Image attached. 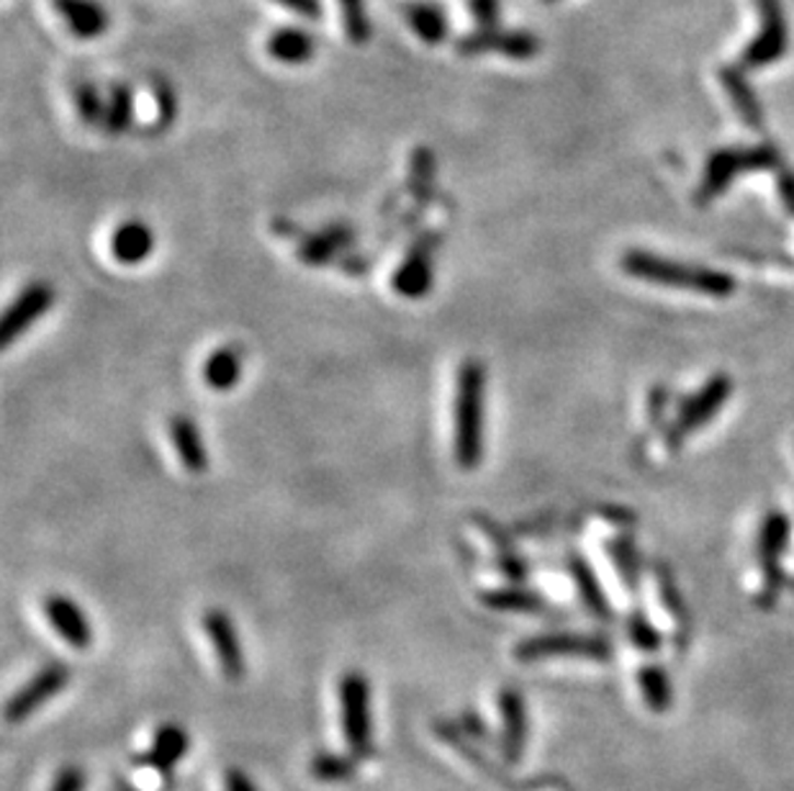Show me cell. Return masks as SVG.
<instances>
[{
    "label": "cell",
    "instance_id": "1",
    "mask_svg": "<svg viewBox=\"0 0 794 791\" xmlns=\"http://www.w3.org/2000/svg\"><path fill=\"white\" fill-rule=\"evenodd\" d=\"M486 365L469 357L458 368L452 404V455L458 468L476 470L484 460L486 427Z\"/></svg>",
    "mask_w": 794,
    "mask_h": 791
},
{
    "label": "cell",
    "instance_id": "2",
    "mask_svg": "<svg viewBox=\"0 0 794 791\" xmlns=\"http://www.w3.org/2000/svg\"><path fill=\"white\" fill-rule=\"evenodd\" d=\"M620 265L630 278L653 283V286L689 288L694 290V294L710 298H727L736 294V280H733V275L715 271V267L677 263V260L651 255V252L643 250H628L625 255H622Z\"/></svg>",
    "mask_w": 794,
    "mask_h": 791
},
{
    "label": "cell",
    "instance_id": "3",
    "mask_svg": "<svg viewBox=\"0 0 794 791\" xmlns=\"http://www.w3.org/2000/svg\"><path fill=\"white\" fill-rule=\"evenodd\" d=\"M761 170H782V154L774 145H756V147H727L717 149L710 154L707 168H704V177L700 188L694 193L697 206H707L710 200L723 196L727 185L736 181L744 173H761Z\"/></svg>",
    "mask_w": 794,
    "mask_h": 791
},
{
    "label": "cell",
    "instance_id": "4",
    "mask_svg": "<svg viewBox=\"0 0 794 791\" xmlns=\"http://www.w3.org/2000/svg\"><path fill=\"white\" fill-rule=\"evenodd\" d=\"M340 722L353 756L373 750V718H370V684L360 670H347L340 678Z\"/></svg>",
    "mask_w": 794,
    "mask_h": 791
},
{
    "label": "cell",
    "instance_id": "5",
    "mask_svg": "<svg viewBox=\"0 0 794 791\" xmlns=\"http://www.w3.org/2000/svg\"><path fill=\"white\" fill-rule=\"evenodd\" d=\"M730 393H733V380L727 378L725 372H715L700 391L689 396L684 404H681L677 420H674L671 427L666 429L664 437L666 447H669V450H679L692 432L702 429L704 424L712 422V416L727 404Z\"/></svg>",
    "mask_w": 794,
    "mask_h": 791
},
{
    "label": "cell",
    "instance_id": "6",
    "mask_svg": "<svg viewBox=\"0 0 794 791\" xmlns=\"http://www.w3.org/2000/svg\"><path fill=\"white\" fill-rule=\"evenodd\" d=\"M790 535H792V525L784 512H769L767 517H763L759 532V563L763 571V588L761 594L756 596V604L763 609L774 607L779 594H782V588L786 586L782 555L786 544H790Z\"/></svg>",
    "mask_w": 794,
    "mask_h": 791
},
{
    "label": "cell",
    "instance_id": "7",
    "mask_svg": "<svg viewBox=\"0 0 794 791\" xmlns=\"http://www.w3.org/2000/svg\"><path fill=\"white\" fill-rule=\"evenodd\" d=\"M753 3L756 11H759L761 28L748 42L744 57H740V65L746 70H761V67L774 65L776 59L786 55V47H790V28H786L782 0H753Z\"/></svg>",
    "mask_w": 794,
    "mask_h": 791
},
{
    "label": "cell",
    "instance_id": "8",
    "mask_svg": "<svg viewBox=\"0 0 794 791\" xmlns=\"http://www.w3.org/2000/svg\"><path fill=\"white\" fill-rule=\"evenodd\" d=\"M456 49L463 57L502 55L525 62V59H536L540 55V39L525 28H473L460 36Z\"/></svg>",
    "mask_w": 794,
    "mask_h": 791
},
{
    "label": "cell",
    "instance_id": "9",
    "mask_svg": "<svg viewBox=\"0 0 794 791\" xmlns=\"http://www.w3.org/2000/svg\"><path fill=\"white\" fill-rule=\"evenodd\" d=\"M57 301V290L47 280H32L21 294L13 298L0 322V347H11L13 342L24 337L32 326L49 313Z\"/></svg>",
    "mask_w": 794,
    "mask_h": 791
},
{
    "label": "cell",
    "instance_id": "10",
    "mask_svg": "<svg viewBox=\"0 0 794 791\" xmlns=\"http://www.w3.org/2000/svg\"><path fill=\"white\" fill-rule=\"evenodd\" d=\"M440 242L442 237L437 231L422 237L410 250V255L402 260V265L396 267L391 278V286L399 296L417 301V298H425L429 294V288L435 286V255Z\"/></svg>",
    "mask_w": 794,
    "mask_h": 791
},
{
    "label": "cell",
    "instance_id": "11",
    "mask_svg": "<svg viewBox=\"0 0 794 791\" xmlns=\"http://www.w3.org/2000/svg\"><path fill=\"white\" fill-rule=\"evenodd\" d=\"M70 681V668L62 663H49L39 674L28 678L24 689H19L5 704V722L9 725H19L32 718L36 709H42L51 697H57Z\"/></svg>",
    "mask_w": 794,
    "mask_h": 791
},
{
    "label": "cell",
    "instance_id": "12",
    "mask_svg": "<svg viewBox=\"0 0 794 791\" xmlns=\"http://www.w3.org/2000/svg\"><path fill=\"white\" fill-rule=\"evenodd\" d=\"M553 655H584V658H607L610 645L602 638L574 635V632H551V635L527 638L515 647V658L522 663L553 658Z\"/></svg>",
    "mask_w": 794,
    "mask_h": 791
},
{
    "label": "cell",
    "instance_id": "13",
    "mask_svg": "<svg viewBox=\"0 0 794 791\" xmlns=\"http://www.w3.org/2000/svg\"><path fill=\"white\" fill-rule=\"evenodd\" d=\"M44 615H47V622L51 630L57 632L59 638L65 640L76 651H88L93 645V627L91 619L80 604L68 594H49L44 596Z\"/></svg>",
    "mask_w": 794,
    "mask_h": 791
},
{
    "label": "cell",
    "instance_id": "14",
    "mask_svg": "<svg viewBox=\"0 0 794 791\" xmlns=\"http://www.w3.org/2000/svg\"><path fill=\"white\" fill-rule=\"evenodd\" d=\"M202 624L204 632L211 640L214 655H217L221 674L232 678V681H240L244 676V653L232 617H229L225 609H209L204 611Z\"/></svg>",
    "mask_w": 794,
    "mask_h": 791
},
{
    "label": "cell",
    "instance_id": "15",
    "mask_svg": "<svg viewBox=\"0 0 794 791\" xmlns=\"http://www.w3.org/2000/svg\"><path fill=\"white\" fill-rule=\"evenodd\" d=\"M51 5L78 39L93 42L108 32L111 16L101 0H51Z\"/></svg>",
    "mask_w": 794,
    "mask_h": 791
},
{
    "label": "cell",
    "instance_id": "16",
    "mask_svg": "<svg viewBox=\"0 0 794 791\" xmlns=\"http://www.w3.org/2000/svg\"><path fill=\"white\" fill-rule=\"evenodd\" d=\"M154 231L142 219H126L111 234V255L122 265H142L154 252Z\"/></svg>",
    "mask_w": 794,
    "mask_h": 791
},
{
    "label": "cell",
    "instance_id": "17",
    "mask_svg": "<svg viewBox=\"0 0 794 791\" xmlns=\"http://www.w3.org/2000/svg\"><path fill=\"white\" fill-rule=\"evenodd\" d=\"M720 83H723L727 99H730L733 108L740 116L748 129L761 131L763 129V108L756 91L748 83V74L744 65H725L720 67Z\"/></svg>",
    "mask_w": 794,
    "mask_h": 791
},
{
    "label": "cell",
    "instance_id": "18",
    "mask_svg": "<svg viewBox=\"0 0 794 791\" xmlns=\"http://www.w3.org/2000/svg\"><path fill=\"white\" fill-rule=\"evenodd\" d=\"M170 439H173V447L177 452V460L181 466L188 470L191 475H202L209 470V447L204 445V435L198 429V424L191 420L188 414H175L170 420Z\"/></svg>",
    "mask_w": 794,
    "mask_h": 791
},
{
    "label": "cell",
    "instance_id": "19",
    "mask_svg": "<svg viewBox=\"0 0 794 791\" xmlns=\"http://www.w3.org/2000/svg\"><path fill=\"white\" fill-rule=\"evenodd\" d=\"M265 55L278 65H307L317 55V36L299 26H280L265 39Z\"/></svg>",
    "mask_w": 794,
    "mask_h": 791
},
{
    "label": "cell",
    "instance_id": "20",
    "mask_svg": "<svg viewBox=\"0 0 794 791\" xmlns=\"http://www.w3.org/2000/svg\"><path fill=\"white\" fill-rule=\"evenodd\" d=\"M499 709L504 722V737H502L504 756H507L509 764H517V760L522 758L527 741V712L522 693L517 689H504L499 693Z\"/></svg>",
    "mask_w": 794,
    "mask_h": 791
},
{
    "label": "cell",
    "instance_id": "21",
    "mask_svg": "<svg viewBox=\"0 0 794 791\" xmlns=\"http://www.w3.org/2000/svg\"><path fill=\"white\" fill-rule=\"evenodd\" d=\"M404 19L414 36L419 42H425L427 47H440L448 39V13L442 11L440 3H433V0H412V3L404 5Z\"/></svg>",
    "mask_w": 794,
    "mask_h": 791
},
{
    "label": "cell",
    "instance_id": "22",
    "mask_svg": "<svg viewBox=\"0 0 794 791\" xmlns=\"http://www.w3.org/2000/svg\"><path fill=\"white\" fill-rule=\"evenodd\" d=\"M244 370V355L237 345H221L206 357L202 365V378L211 391L225 393L242 380Z\"/></svg>",
    "mask_w": 794,
    "mask_h": 791
},
{
    "label": "cell",
    "instance_id": "23",
    "mask_svg": "<svg viewBox=\"0 0 794 791\" xmlns=\"http://www.w3.org/2000/svg\"><path fill=\"white\" fill-rule=\"evenodd\" d=\"M568 571L574 576L578 596H582L589 611H594L597 617H610V601H607L605 588L582 552H568Z\"/></svg>",
    "mask_w": 794,
    "mask_h": 791
},
{
    "label": "cell",
    "instance_id": "24",
    "mask_svg": "<svg viewBox=\"0 0 794 791\" xmlns=\"http://www.w3.org/2000/svg\"><path fill=\"white\" fill-rule=\"evenodd\" d=\"M185 753H188V733H185L181 725H175V722H168V725H162L158 730V735H154L152 750L147 760H150L154 768H160V771H170Z\"/></svg>",
    "mask_w": 794,
    "mask_h": 791
},
{
    "label": "cell",
    "instance_id": "25",
    "mask_svg": "<svg viewBox=\"0 0 794 791\" xmlns=\"http://www.w3.org/2000/svg\"><path fill=\"white\" fill-rule=\"evenodd\" d=\"M350 242H353L350 229H345V227L326 229V231H322V234L309 237V240L301 244L299 257L309 265H326L340 250L347 248Z\"/></svg>",
    "mask_w": 794,
    "mask_h": 791
},
{
    "label": "cell",
    "instance_id": "26",
    "mask_svg": "<svg viewBox=\"0 0 794 791\" xmlns=\"http://www.w3.org/2000/svg\"><path fill=\"white\" fill-rule=\"evenodd\" d=\"M135 93H131L129 85L116 83L111 88L108 101H106V114H103V131L111 134V137H118L129 129L131 122H135Z\"/></svg>",
    "mask_w": 794,
    "mask_h": 791
},
{
    "label": "cell",
    "instance_id": "27",
    "mask_svg": "<svg viewBox=\"0 0 794 791\" xmlns=\"http://www.w3.org/2000/svg\"><path fill=\"white\" fill-rule=\"evenodd\" d=\"M607 555H610L614 571L620 573L622 584L630 592H635L637 584H641V550H637V544L628 535L614 537V540L607 542Z\"/></svg>",
    "mask_w": 794,
    "mask_h": 791
},
{
    "label": "cell",
    "instance_id": "28",
    "mask_svg": "<svg viewBox=\"0 0 794 791\" xmlns=\"http://www.w3.org/2000/svg\"><path fill=\"white\" fill-rule=\"evenodd\" d=\"M481 601L488 609L496 611H540L545 607L543 599L536 592L522 586H507V588H488L481 594Z\"/></svg>",
    "mask_w": 794,
    "mask_h": 791
},
{
    "label": "cell",
    "instance_id": "29",
    "mask_svg": "<svg viewBox=\"0 0 794 791\" xmlns=\"http://www.w3.org/2000/svg\"><path fill=\"white\" fill-rule=\"evenodd\" d=\"M337 5L347 39L358 44V47L373 39V21L368 16L366 0H337Z\"/></svg>",
    "mask_w": 794,
    "mask_h": 791
},
{
    "label": "cell",
    "instance_id": "30",
    "mask_svg": "<svg viewBox=\"0 0 794 791\" xmlns=\"http://www.w3.org/2000/svg\"><path fill=\"white\" fill-rule=\"evenodd\" d=\"M653 576H656V592H658L660 604H664V609L669 611L674 622L687 627L684 599H681V592H679L677 581H674V576H671V571L666 569V565H656V569H653Z\"/></svg>",
    "mask_w": 794,
    "mask_h": 791
},
{
    "label": "cell",
    "instance_id": "31",
    "mask_svg": "<svg viewBox=\"0 0 794 791\" xmlns=\"http://www.w3.org/2000/svg\"><path fill=\"white\" fill-rule=\"evenodd\" d=\"M72 101H76V114L80 122L88 126L103 124L106 103H103L101 91L95 88V83H91V80H83V83L76 85V91H72Z\"/></svg>",
    "mask_w": 794,
    "mask_h": 791
},
{
    "label": "cell",
    "instance_id": "32",
    "mask_svg": "<svg viewBox=\"0 0 794 791\" xmlns=\"http://www.w3.org/2000/svg\"><path fill=\"white\" fill-rule=\"evenodd\" d=\"M355 773V760L340 756V753H319L311 760V776L317 781H326V783H335V781H345L353 779Z\"/></svg>",
    "mask_w": 794,
    "mask_h": 791
},
{
    "label": "cell",
    "instance_id": "33",
    "mask_svg": "<svg viewBox=\"0 0 794 791\" xmlns=\"http://www.w3.org/2000/svg\"><path fill=\"white\" fill-rule=\"evenodd\" d=\"M641 689H643V697L645 701H648L651 709H658V712H664L666 707H669V678H666V674L660 668H645L641 674Z\"/></svg>",
    "mask_w": 794,
    "mask_h": 791
},
{
    "label": "cell",
    "instance_id": "34",
    "mask_svg": "<svg viewBox=\"0 0 794 791\" xmlns=\"http://www.w3.org/2000/svg\"><path fill=\"white\" fill-rule=\"evenodd\" d=\"M433 181H435V154L429 152V149L419 147L412 157L410 183L414 191L422 193V198H427L429 191H433Z\"/></svg>",
    "mask_w": 794,
    "mask_h": 791
},
{
    "label": "cell",
    "instance_id": "35",
    "mask_svg": "<svg viewBox=\"0 0 794 791\" xmlns=\"http://www.w3.org/2000/svg\"><path fill=\"white\" fill-rule=\"evenodd\" d=\"M154 106H158V129H168L177 116V93L168 80L154 83Z\"/></svg>",
    "mask_w": 794,
    "mask_h": 791
},
{
    "label": "cell",
    "instance_id": "36",
    "mask_svg": "<svg viewBox=\"0 0 794 791\" xmlns=\"http://www.w3.org/2000/svg\"><path fill=\"white\" fill-rule=\"evenodd\" d=\"M628 630H630V640H633V645L641 647V651L651 653V651H658V647H660V632L643 615L630 617Z\"/></svg>",
    "mask_w": 794,
    "mask_h": 791
},
{
    "label": "cell",
    "instance_id": "37",
    "mask_svg": "<svg viewBox=\"0 0 794 791\" xmlns=\"http://www.w3.org/2000/svg\"><path fill=\"white\" fill-rule=\"evenodd\" d=\"M479 28H496L502 21V0H465Z\"/></svg>",
    "mask_w": 794,
    "mask_h": 791
},
{
    "label": "cell",
    "instance_id": "38",
    "mask_svg": "<svg viewBox=\"0 0 794 791\" xmlns=\"http://www.w3.org/2000/svg\"><path fill=\"white\" fill-rule=\"evenodd\" d=\"M273 3H278L280 9L291 11L301 19H322V0H273Z\"/></svg>",
    "mask_w": 794,
    "mask_h": 791
},
{
    "label": "cell",
    "instance_id": "39",
    "mask_svg": "<svg viewBox=\"0 0 794 791\" xmlns=\"http://www.w3.org/2000/svg\"><path fill=\"white\" fill-rule=\"evenodd\" d=\"M83 787H85L83 771L76 766H70V768H65V771L57 773V779L49 787V791H83Z\"/></svg>",
    "mask_w": 794,
    "mask_h": 791
},
{
    "label": "cell",
    "instance_id": "40",
    "mask_svg": "<svg viewBox=\"0 0 794 791\" xmlns=\"http://www.w3.org/2000/svg\"><path fill=\"white\" fill-rule=\"evenodd\" d=\"M776 188H779V198H782V204L786 211H790L794 216V173L792 170H776Z\"/></svg>",
    "mask_w": 794,
    "mask_h": 791
},
{
    "label": "cell",
    "instance_id": "41",
    "mask_svg": "<svg viewBox=\"0 0 794 791\" xmlns=\"http://www.w3.org/2000/svg\"><path fill=\"white\" fill-rule=\"evenodd\" d=\"M225 791H257V787L240 768H229L225 773Z\"/></svg>",
    "mask_w": 794,
    "mask_h": 791
},
{
    "label": "cell",
    "instance_id": "42",
    "mask_svg": "<svg viewBox=\"0 0 794 791\" xmlns=\"http://www.w3.org/2000/svg\"><path fill=\"white\" fill-rule=\"evenodd\" d=\"M666 401H669V391H666L664 386L653 388L651 391V399H648V416L653 424L660 422V416H664V409H666Z\"/></svg>",
    "mask_w": 794,
    "mask_h": 791
},
{
    "label": "cell",
    "instance_id": "43",
    "mask_svg": "<svg viewBox=\"0 0 794 791\" xmlns=\"http://www.w3.org/2000/svg\"><path fill=\"white\" fill-rule=\"evenodd\" d=\"M499 569L504 573H507L509 578H515V581H522L527 576V565L522 561H519L517 555H511V552H502V555H499Z\"/></svg>",
    "mask_w": 794,
    "mask_h": 791
},
{
    "label": "cell",
    "instance_id": "44",
    "mask_svg": "<svg viewBox=\"0 0 794 791\" xmlns=\"http://www.w3.org/2000/svg\"><path fill=\"white\" fill-rule=\"evenodd\" d=\"M543 3H555V0H543Z\"/></svg>",
    "mask_w": 794,
    "mask_h": 791
}]
</instances>
